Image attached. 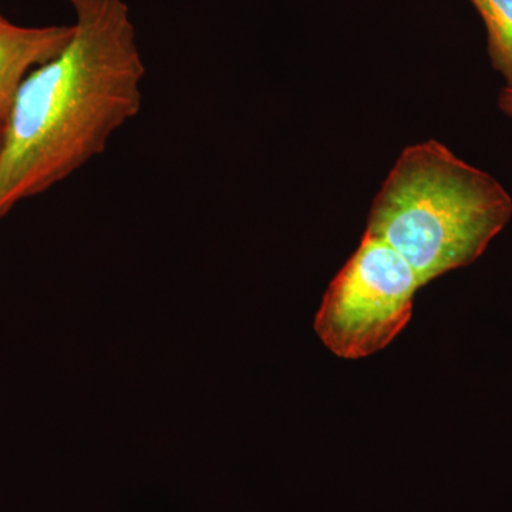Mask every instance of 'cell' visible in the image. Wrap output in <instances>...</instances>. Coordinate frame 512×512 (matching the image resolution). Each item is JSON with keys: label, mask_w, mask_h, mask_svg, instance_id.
<instances>
[{"label": "cell", "mask_w": 512, "mask_h": 512, "mask_svg": "<svg viewBox=\"0 0 512 512\" xmlns=\"http://www.w3.org/2000/svg\"><path fill=\"white\" fill-rule=\"evenodd\" d=\"M488 33L491 60L512 89V0H471Z\"/></svg>", "instance_id": "obj_5"}, {"label": "cell", "mask_w": 512, "mask_h": 512, "mask_svg": "<svg viewBox=\"0 0 512 512\" xmlns=\"http://www.w3.org/2000/svg\"><path fill=\"white\" fill-rule=\"evenodd\" d=\"M423 285L402 255L372 235L333 279L316 316L323 345L343 359L380 352L412 318Z\"/></svg>", "instance_id": "obj_3"}, {"label": "cell", "mask_w": 512, "mask_h": 512, "mask_svg": "<svg viewBox=\"0 0 512 512\" xmlns=\"http://www.w3.org/2000/svg\"><path fill=\"white\" fill-rule=\"evenodd\" d=\"M74 25L20 26L0 10V133L20 84L36 67L55 59L72 42Z\"/></svg>", "instance_id": "obj_4"}, {"label": "cell", "mask_w": 512, "mask_h": 512, "mask_svg": "<svg viewBox=\"0 0 512 512\" xmlns=\"http://www.w3.org/2000/svg\"><path fill=\"white\" fill-rule=\"evenodd\" d=\"M500 107L501 110L512 119V89L511 87H504L503 92L500 96Z\"/></svg>", "instance_id": "obj_6"}, {"label": "cell", "mask_w": 512, "mask_h": 512, "mask_svg": "<svg viewBox=\"0 0 512 512\" xmlns=\"http://www.w3.org/2000/svg\"><path fill=\"white\" fill-rule=\"evenodd\" d=\"M511 217L503 185L429 140L397 158L373 202L366 234L402 255L427 285L476 262Z\"/></svg>", "instance_id": "obj_2"}, {"label": "cell", "mask_w": 512, "mask_h": 512, "mask_svg": "<svg viewBox=\"0 0 512 512\" xmlns=\"http://www.w3.org/2000/svg\"><path fill=\"white\" fill-rule=\"evenodd\" d=\"M0 137H2V133H0Z\"/></svg>", "instance_id": "obj_7"}, {"label": "cell", "mask_w": 512, "mask_h": 512, "mask_svg": "<svg viewBox=\"0 0 512 512\" xmlns=\"http://www.w3.org/2000/svg\"><path fill=\"white\" fill-rule=\"evenodd\" d=\"M72 42L20 84L0 137V218L106 150L141 109L146 67L124 0H67Z\"/></svg>", "instance_id": "obj_1"}]
</instances>
